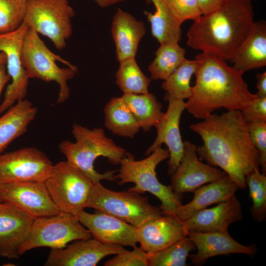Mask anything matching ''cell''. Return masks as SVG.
Here are the masks:
<instances>
[{
  "label": "cell",
  "mask_w": 266,
  "mask_h": 266,
  "mask_svg": "<svg viewBox=\"0 0 266 266\" xmlns=\"http://www.w3.org/2000/svg\"><path fill=\"white\" fill-rule=\"evenodd\" d=\"M0 203L11 205L33 219L61 212L50 198L44 182L0 184Z\"/></svg>",
  "instance_id": "obj_13"
},
{
  "label": "cell",
  "mask_w": 266,
  "mask_h": 266,
  "mask_svg": "<svg viewBox=\"0 0 266 266\" xmlns=\"http://www.w3.org/2000/svg\"><path fill=\"white\" fill-rule=\"evenodd\" d=\"M27 0H0V34L17 30L24 22Z\"/></svg>",
  "instance_id": "obj_34"
},
{
  "label": "cell",
  "mask_w": 266,
  "mask_h": 266,
  "mask_svg": "<svg viewBox=\"0 0 266 266\" xmlns=\"http://www.w3.org/2000/svg\"><path fill=\"white\" fill-rule=\"evenodd\" d=\"M235 69L245 71L266 66V22H254L251 31L233 57L229 61Z\"/></svg>",
  "instance_id": "obj_24"
},
{
  "label": "cell",
  "mask_w": 266,
  "mask_h": 266,
  "mask_svg": "<svg viewBox=\"0 0 266 266\" xmlns=\"http://www.w3.org/2000/svg\"><path fill=\"white\" fill-rule=\"evenodd\" d=\"M94 213L84 210L77 215L81 224L93 238L105 244L137 246L138 228L118 218L96 210Z\"/></svg>",
  "instance_id": "obj_16"
},
{
  "label": "cell",
  "mask_w": 266,
  "mask_h": 266,
  "mask_svg": "<svg viewBox=\"0 0 266 266\" xmlns=\"http://www.w3.org/2000/svg\"><path fill=\"white\" fill-rule=\"evenodd\" d=\"M190 128L203 141L197 150L200 160L221 168L240 189H245L246 176L260 167L259 154L250 139L241 111L211 113Z\"/></svg>",
  "instance_id": "obj_1"
},
{
  "label": "cell",
  "mask_w": 266,
  "mask_h": 266,
  "mask_svg": "<svg viewBox=\"0 0 266 266\" xmlns=\"http://www.w3.org/2000/svg\"><path fill=\"white\" fill-rule=\"evenodd\" d=\"M154 5V13L145 11L152 35L160 44L179 43L182 38V24L171 14L163 0H147Z\"/></svg>",
  "instance_id": "obj_26"
},
{
  "label": "cell",
  "mask_w": 266,
  "mask_h": 266,
  "mask_svg": "<svg viewBox=\"0 0 266 266\" xmlns=\"http://www.w3.org/2000/svg\"><path fill=\"white\" fill-rule=\"evenodd\" d=\"M23 22L16 31L0 34V52L6 57V67L11 82L7 86L3 101L0 104V114L17 102L25 99L29 79L21 60V52L25 36L29 29Z\"/></svg>",
  "instance_id": "obj_12"
},
{
  "label": "cell",
  "mask_w": 266,
  "mask_h": 266,
  "mask_svg": "<svg viewBox=\"0 0 266 266\" xmlns=\"http://www.w3.org/2000/svg\"><path fill=\"white\" fill-rule=\"evenodd\" d=\"M6 57L4 53L0 52V66L6 65Z\"/></svg>",
  "instance_id": "obj_43"
},
{
  "label": "cell",
  "mask_w": 266,
  "mask_h": 266,
  "mask_svg": "<svg viewBox=\"0 0 266 266\" xmlns=\"http://www.w3.org/2000/svg\"><path fill=\"white\" fill-rule=\"evenodd\" d=\"M126 250L123 246L102 243L93 237L51 249L45 266H95L104 258Z\"/></svg>",
  "instance_id": "obj_15"
},
{
  "label": "cell",
  "mask_w": 266,
  "mask_h": 266,
  "mask_svg": "<svg viewBox=\"0 0 266 266\" xmlns=\"http://www.w3.org/2000/svg\"><path fill=\"white\" fill-rule=\"evenodd\" d=\"M74 15L68 0H27L23 22L62 50L72 34L71 20Z\"/></svg>",
  "instance_id": "obj_8"
},
{
  "label": "cell",
  "mask_w": 266,
  "mask_h": 266,
  "mask_svg": "<svg viewBox=\"0 0 266 266\" xmlns=\"http://www.w3.org/2000/svg\"><path fill=\"white\" fill-rule=\"evenodd\" d=\"M53 165L48 156L34 147H25L0 155V184L44 182Z\"/></svg>",
  "instance_id": "obj_11"
},
{
  "label": "cell",
  "mask_w": 266,
  "mask_h": 266,
  "mask_svg": "<svg viewBox=\"0 0 266 266\" xmlns=\"http://www.w3.org/2000/svg\"><path fill=\"white\" fill-rule=\"evenodd\" d=\"M239 189L228 175L205 184L193 192L192 200L185 205L181 204L175 215L183 221L211 205L228 200Z\"/></svg>",
  "instance_id": "obj_23"
},
{
  "label": "cell",
  "mask_w": 266,
  "mask_h": 266,
  "mask_svg": "<svg viewBox=\"0 0 266 266\" xmlns=\"http://www.w3.org/2000/svg\"><path fill=\"white\" fill-rule=\"evenodd\" d=\"M250 139L259 154L260 167L266 174V121L247 122Z\"/></svg>",
  "instance_id": "obj_36"
},
{
  "label": "cell",
  "mask_w": 266,
  "mask_h": 266,
  "mask_svg": "<svg viewBox=\"0 0 266 266\" xmlns=\"http://www.w3.org/2000/svg\"><path fill=\"white\" fill-rule=\"evenodd\" d=\"M21 60L28 78L58 83L60 90L57 103L69 97L67 81L75 75L77 67L52 52L40 39L39 34L29 28L24 39Z\"/></svg>",
  "instance_id": "obj_6"
},
{
  "label": "cell",
  "mask_w": 266,
  "mask_h": 266,
  "mask_svg": "<svg viewBox=\"0 0 266 266\" xmlns=\"http://www.w3.org/2000/svg\"><path fill=\"white\" fill-rule=\"evenodd\" d=\"M168 149L158 148L147 158L135 160L134 156L127 152L120 163L118 173L115 174L118 184L122 186L133 183V187L128 190L139 194L148 192L161 201L160 206L164 214H174L181 205L182 198L177 196L170 185L162 184L158 179L156 168L164 160L169 158Z\"/></svg>",
  "instance_id": "obj_5"
},
{
  "label": "cell",
  "mask_w": 266,
  "mask_h": 266,
  "mask_svg": "<svg viewBox=\"0 0 266 266\" xmlns=\"http://www.w3.org/2000/svg\"><path fill=\"white\" fill-rule=\"evenodd\" d=\"M121 97L145 132L155 127L164 115L162 104L153 94L124 93Z\"/></svg>",
  "instance_id": "obj_28"
},
{
  "label": "cell",
  "mask_w": 266,
  "mask_h": 266,
  "mask_svg": "<svg viewBox=\"0 0 266 266\" xmlns=\"http://www.w3.org/2000/svg\"><path fill=\"white\" fill-rule=\"evenodd\" d=\"M246 183L249 189V197L252 201L250 212L253 219L263 222L266 218V176L254 170L246 177Z\"/></svg>",
  "instance_id": "obj_33"
},
{
  "label": "cell",
  "mask_w": 266,
  "mask_h": 266,
  "mask_svg": "<svg viewBox=\"0 0 266 266\" xmlns=\"http://www.w3.org/2000/svg\"><path fill=\"white\" fill-rule=\"evenodd\" d=\"M172 16L180 23L197 20L201 15L197 0H163Z\"/></svg>",
  "instance_id": "obj_35"
},
{
  "label": "cell",
  "mask_w": 266,
  "mask_h": 266,
  "mask_svg": "<svg viewBox=\"0 0 266 266\" xmlns=\"http://www.w3.org/2000/svg\"><path fill=\"white\" fill-rule=\"evenodd\" d=\"M195 249L187 236L165 248L147 253L148 266H186L189 253Z\"/></svg>",
  "instance_id": "obj_32"
},
{
  "label": "cell",
  "mask_w": 266,
  "mask_h": 266,
  "mask_svg": "<svg viewBox=\"0 0 266 266\" xmlns=\"http://www.w3.org/2000/svg\"><path fill=\"white\" fill-rule=\"evenodd\" d=\"M105 127L113 134L133 138L140 127L121 97L112 98L104 108Z\"/></svg>",
  "instance_id": "obj_27"
},
{
  "label": "cell",
  "mask_w": 266,
  "mask_h": 266,
  "mask_svg": "<svg viewBox=\"0 0 266 266\" xmlns=\"http://www.w3.org/2000/svg\"><path fill=\"white\" fill-rule=\"evenodd\" d=\"M257 80L256 87L258 90L257 96L258 98L266 97V72L258 73L256 75Z\"/></svg>",
  "instance_id": "obj_40"
},
{
  "label": "cell",
  "mask_w": 266,
  "mask_h": 266,
  "mask_svg": "<svg viewBox=\"0 0 266 266\" xmlns=\"http://www.w3.org/2000/svg\"><path fill=\"white\" fill-rule=\"evenodd\" d=\"M187 236L194 242L197 252L190 255L195 266L204 264L209 258L231 254H242L253 256L257 252L254 245H244L234 239L229 232H189Z\"/></svg>",
  "instance_id": "obj_19"
},
{
  "label": "cell",
  "mask_w": 266,
  "mask_h": 266,
  "mask_svg": "<svg viewBox=\"0 0 266 266\" xmlns=\"http://www.w3.org/2000/svg\"><path fill=\"white\" fill-rule=\"evenodd\" d=\"M44 184L60 211L75 216L86 208L93 185L87 176L66 161L53 166Z\"/></svg>",
  "instance_id": "obj_9"
},
{
  "label": "cell",
  "mask_w": 266,
  "mask_h": 266,
  "mask_svg": "<svg viewBox=\"0 0 266 266\" xmlns=\"http://www.w3.org/2000/svg\"><path fill=\"white\" fill-rule=\"evenodd\" d=\"M186 49L177 42L160 44L148 66L152 80L166 79L186 59Z\"/></svg>",
  "instance_id": "obj_30"
},
{
  "label": "cell",
  "mask_w": 266,
  "mask_h": 266,
  "mask_svg": "<svg viewBox=\"0 0 266 266\" xmlns=\"http://www.w3.org/2000/svg\"><path fill=\"white\" fill-rule=\"evenodd\" d=\"M242 219V206L235 195L214 207L201 210L183 221L189 232H229Z\"/></svg>",
  "instance_id": "obj_21"
},
{
  "label": "cell",
  "mask_w": 266,
  "mask_h": 266,
  "mask_svg": "<svg viewBox=\"0 0 266 266\" xmlns=\"http://www.w3.org/2000/svg\"><path fill=\"white\" fill-rule=\"evenodd\" d=\"M115 82L124 93L146 94L151 79L146 76L136 62L135 57L119 62Z\"/></svg>",
  "instance_id": "obj_31"
},
{
  "label": "cell",
  "mask_w": 266,
  "mask_h": 266,
  "mask_svg": "<svg viewBox=\"0 0 266 266\" xmlns=\"http://www.w3.org/2000/svg\"><path fill=\"white\" fill-rule=\"evenodd\" d=\"M167 101L168 104L166 112L155 127L157 136L146 154L149 155L165 144L169 152L167 173L171 176L176 170L183 154L184 143L180 134L179 123L182 112L186 109V102L174 99H169Z\"/></svg>",
  "instance_id": "obj_17"
},
{
  "label": "cell",
  "mask_w": 266,
  "mask_h": 266,
  "mask_svg": "<svg viewBox=\"0 0 266 266\" xmlns=\"http://www.w3.org/2000/svg\"><path fill=\"white\" fill-rule=\"evenodd\" d=\"M86 207L110 214L137 228L163 214L160 207L149 203L147 197L129 190L113 191L100 182L93 183Z\"/></svg>",
  "instance_id": "obj_7"
},
{
  "label": "cell",
  "mask_w": 266,
  "mask_h": 266,
  "mask_svg": "<svg viewBox=\"0 0 266 266\" xmlns=\"http://www.w3.org/2000/svg\"><path fill=\"white\" fill-rule=\"evenodd\" d=\"M11 80L6 70V65L0 66V97L5 85Z\"/></svg>",
  "instance_id": "obj_41"
},
{
  "label": "cell",
  "mask_w": 266,
  "mask_h": 266,
  "mask_svg": "<svg viewBox=\"0 0 266 266\" xmlns=\"http://www.w3.org/2000/svg\"><path fill=\"white\" fill-rule=\"evenodd\" d=\"M183 221L174 214H163L138 228V243L147 253L165 248L187 236Z\"/></svg>",
  "instance_id": "obj_20"
},
{
  "label": "cell",
  "mask_w": 266,
  "mask_h": 266,
  "mask_svg": "<svg viewBox=\"0 0 266 266\" xmlns=\"http://www.w3.org/2000/svg\"><path fill=\"white\" fill-rule=\"evenodd\" d=\"M132 251L125 250L105 262V266H148V256L141 247Z\"/></svg>",
  "instance_id": "obj_37"
},
{
  "label": "cell",
  "mask_w": 266,
  "mask_h": 266,
  "mask_svg": "<svg viewBox=\"0 0 266 266\" xmlns=\"http://www.w3.org/2000/svg\"><path fill=\"white\" fill-rule=\"evenodd\" d=\"M37 109L28 100L17 102L0 117V154L24 134L34 120Z\"/></svg>",
  "instance_id": "obj_25"
},
{
  "label": "cell",
  "mask_w": 266,
  "mask_h": 266,
  "mask_svg": "<svg viewBox=\"0 0 266 266\" xmlns=\"http://www.w3.org/2000/svg\"><path fill=\"white\" fill-rule=\"evenodd\" d=\"M33 221L24 211L0 203V257L12 259L20 256L19 248L27 239Z\"/></svg>",
  "instance_id": "obj_18"
},
{
  "label": "cell",
  "mask_w": 266,
  "mask_h": 266,
  "mask_svg": "<svg viewBox=\"0 0 266 266\" xmlns=\"http://www.w3.org/2000/svg\"><path fill=\"white\" fill-rule=\"evenodd\" d=\"M111 32L114 41L117 61L135 57L140 42L145 35L142 21L130 13L118 8L113 16Z\"/></svg>",
  "instance_id": "obj_22"
},
{
  "label": "cell",
  "mask_w": 266,
  "mask_h": 266,
  "mask_svg": "<svg viewBox=\"0 0 266 266\" xmlns=\"http://www.w3.org/2000/svg\"><path fill=\"white\" fill-rule=\"evenodd\" d=\"M199 67V61L196 59H185L162 84V88L166 91L165 100H189L192 95L191 79L197 73Z\"/></svg>",
  "instance_id": "obj_29"
},
{
  "label": "cell",
  "mask_w": 266,
  "mask_h": 266,
  "mask_svg": "<svg viewBox=\"0 0 266 266\" xmlns=\"http://www.w3.org/2000/svg\"><path fill=\"white\" fill-rule=\"evenodd\" d=\"M202 15H206L217 9L225 0H197Z\"/></svg>",
  "instance_id": "obj_39"
},
{
  "label": "cell",
  "mask_w": 266,
  "mask_h": 266,
  "mask_svg": "<svg viewBox=\"0 0 266 266\" xmlns=\"http://www.w3.org/2000/svg\"><path fill=\"white\" fill-rule=\"evenodd\" d=\"M241 111L247 122L259 120L266 121V97L257 98Z\"/></svg>",
  "instance_id": "obj_38"
},
{
  "label": "cell",
  "mask_w": 266,
  "mask_h": 266,
  "mask_svg": "<svg viewBox=\"0 0 266 266\" xmlns=\"http://www.w3.org/2000/svg\"><path fill=\"white\" fill-rule=\"evenodd\" d=\"M99 6L106 7L126 0H93Z\"/></svg>",
  "instance_id": "obj_42"
},
{
  "label": "cell",
  "mask_w": 266,
  "mask_h": 266,
  "mask_svg": "<svg viewBox=\"0 0 266 266\" xmlns=\"http://www.w3.org/2000/svg\"><path fill=\"white\" fill-rule=\"evenodd\" d=\"M92 237L77 216L61 212L33 219L29 236L19 250L20 256L41 247L61 248L69 242Z\"/></svg>",
  "instance_id": "obj_10"
},
{
  "label": "cell",
  "mask_w": 266,
  "mask_h": 266,
  "mask_svg": "<svg viewBox=\"0 0 266 266\" xmlns=\"http://www.w3.org/2000/svg\"><path fill=\"white\" fill-rule=\"evenodd\" d=\"M71 133L75 142L64 140L59 145V149L66 157V161L93 183L102 180L116 181L117 170L99 173L94 168V162L99 157H103L111 165L117 166L127 153L126 149L108 137L100 128L89 129L75 124L72 125Z\"/></svg>",
  "instance_id": "obj_4"
},
{
  "label": "cell",
  "mask_w": 266,
  "mask_h": 266,
  "mask_svg": "<svg viewBox=\"0 0 266 266\" xmlns=\"http://www.w3.org/2000/svg\"><path fill=\"white\" fill-rule=\"evenodd\" d=\"M195 59L199 67L192 95L186 102V109L195 118L203 119L221 108L242 111L258 98L249 90L244 73L227 61L203 52Z\"/></svg>",
  "instance_id": "obj_2"
},
{
  "label": "cell",
  "mask_w": 266,
  "mask_h": 266,
  "mask_svg": "<svg viewBox=\"0 0 266 266\" xmlns=\"http://www.w3.org/2000/svg\"><path fill=\"white\" fill-rule=\"evenodd\" d=\"M183 154L175 172L171 175V186L174 193L182 199L183 194L194 192L200 186L228 175L217 167L200 160L198 147L189 140L183 142Z\"/></svg>",
  "instance_id": "obj_14"
},
{
  "label": "cell",
  "mask_w": 266,
  "mask_h": 266,
  "mask_svg": "<svg viewBox=\"0 0 266 266\" xmlns=\"http://www.w3.org/2000/svg\"><path fill=\"white\" fill-rule=\"evenodd\" d=\"M254 18L251 0H225L193 22L187 33V45L230 61L248 35Z\"/></svg>",
  "instance_id": "obj_3"
}]
</instances>
